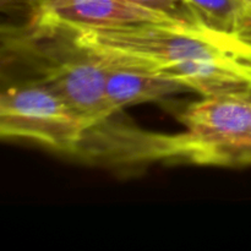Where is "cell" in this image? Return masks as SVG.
<instances>
[{
    "label": "cell",
    "instance_id": "6",
    "mask_svg": "<svg viewBox=\"0 0 251 251\" xmlns=\"http://www.w3.org/2000/svg\"><path fill=\"white\" fill-rule=\"evenodd\" d=\"M102 59L107 66L105 92L114 113L129 105L159 100L168 96L188 91V88L178 81L164 77L159 74L113 63L104 56H102Z\"/></svg>",
    "mask_w": 251,
    "mask_h": 251
},
{
    "label": "cell",
    "instance_id": "4",
    "mask_svg": "<svg viewBox=\"0 0 251 251\" xmlns=\"http://www.w3.org/2000/svg\"><path fill=\"white\" fill-rule=\"evenodd\" d=\"M90 129L49 86L36 80L7 87L0 98V135L75 154Z\"/></svg>",
    "mask_w": 251,
    "mask_h": 251
},
{
    "label": "cell",
    "instance_id": "5",
    "mask_svg": "<svg viewBox=\"0 0 251 251\" xmlns=\"http://www.w3.org/2000/svg\"><path fill=\"white\" fill-rule=\"evenodd\" d=\"M33 26L68 31L141 24H172L129 0H32ZM179 26V25H178Z\"/></svg>",
    "mask_w": 251,
    "mask_h": 251
},
{
    "label": "cell",
    "instance_id": "2",
    "mask_svg": "<svg viewBox=\"0 0 251 251\" xmlns=\"http://www.w3.org/2000/svg\"><path fill=\"white\" fill-rule=\"evenodd\" d=\"M54 29L58 39L50 43L36 28L29 39L34 46L38 80L55 91L80 115L90 131L98 129L115 114L105 92L104 60L78 44L70 31Z\"/></svg>",
    "mask_w": 251,
    "mask_h": 251
},
{
    "label": "cell",
    "instance_id": "10",
    "mask_svg": "<svg viewBox=\"0 0 251 251\" xmlns=\"http://www.w3.org/2000/svg\"><path fill=\"white\" fill-rule=\"evenodd\" d=\"M251 166V119H250V127L249 134H248L247 144H245L244 152H243L242 161H240V167Z\"/></svg>",
    "mask_w": 251,
    "mask_h": 251
},
{
    "label": "cell",
    "instance_id": "8",
    "mask_svg": "<svg viewBox=\"0 0 251 251\" xmlns=\"http://www.w3.org/2000/svg\"><path fill=\"white\" fill-rule=\"evenodd\" d=\"M132 4L162 15L179 26L186 28L208 31L201 24L200 19L188 0H129Z\"/></svg>",
    "mask_w": 251,
    "mask_h": 251
},
{
    "label": "cell",
    "instance_id": "11",
    "mask_svg": "<svg viewBox=\"0 0 251 251\" xmlns=\"http://www.w3.org/2000/svg\"><path fill=\"white\" fill-rule=\"evenodd\" d=\"M245 1H247L249 5H251V0H245Z\"/></svg>",
    "mask_w": 251,
    "mask_h": 251
},
{
    "label": "cell",
    "instance_id": "7",
    "mask_svg": "<svg viewBox=\"0 0 251 251\" xmlns=\"http://www.w3.org/2000/svg\"><path fill=\"white\" fill-rule=\"evenodd\" d=\"M206 29L235 38L250 5L245 0H188Z\"/></svg>",
    "mask_w": 251,
    "mask_h": 251
},
{
    "label": "cell",
    "instance_id": "9",
    "mask_svg": "<svg viewBox=\"0 0 251 251\" xmlns=\"http://www.w3.org/2000/svg\"><path fill=\"white\" fill-rule=\"evenodd\" d=\"M235 38L244 44L247 48L251 49V5L243 16L239 26H238L237 32H235Z\"/></svg>",
    "mask_w": 251,
    "mask_h": 251
},
{
    "label": "cell",
    "instance_id": "1",
    "mask_svg": "<svg viewBox=\"0 0 251 251\" xmlns=\"http://www.w3.org/2000/svg\"><path fill=\"white\" fill-rule=\"evenodd\" d=\"M70 32L78 44L113 63L156 74L191 60L249 49L234 37L172 24L127 25Z\"/></svg>",
    "mask_w": 251,
    "mask_h": 251
},
{
    "label": "cell",
    "instance_id": "3",
    "mask_svg": "<svg viewBox=\"0 0 251 251\" xmlns=\"http://www.w3.org/2000/svg\"><path fill=\"white\" fill-rule=\"evenodd\" d=\"M251 119V92L206 96L181 113L185 131L169 137V156L203 166L240 167Z\"/></svg>",
    "mask_w": 251,
    "mask_h": 251
}]
</instances>
